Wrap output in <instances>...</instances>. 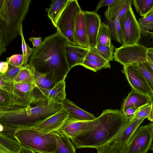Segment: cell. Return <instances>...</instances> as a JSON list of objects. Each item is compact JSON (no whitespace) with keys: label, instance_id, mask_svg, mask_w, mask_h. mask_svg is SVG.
Segmentation results:
<instances>
[{"label":"cell","instance_id":"6da1fadb","mask_svg":"<svg viewBox=\"0 0 153 153\" xmlns=\"http://www.w3.org/2000/svg\"><path fill=\"white\" fill-rule=\"evenodd\" d=\"M67 39L57 31L34 48L29 60L33 69L46 74L56 84L65 79L70 71L66 57Z\"/></svg>","mask_w":153,"mask_h":153},{"label":"cell","instance_id":"7a4b0ae2","mask_svg":"<svg viewBox=\"0 0 153 153\" xmlns=\"http://www.w3.org/2000/svg\"><path fill=\"white\" fill-rule=\"evenodd\" d=\"M99 124L71 140L76 149H96L116 137L130 120L121 110L107 109L98 117Z\"/></svg>","mask_w":153,"mask_h":153},{"label":"cell","instance_id":"3957f363","mask_svg":"<svg viewBox=\"0 0 153 153\" xmlns=\"http://www.w3.org/2000/svg\"><path fill=\"white\" fill-rule=\"evenodd\" d=\"M63 108L60 103L49 104L45 100L33 107H0V131L13 132L18 129L32 128Z\"/></svg>","mask_w":153,"mask_h":153},{"label":"cell","instance_id":"277c9868","mask_svg":"<svg viewBox=\"0 0 153 153\" xmlns=\"http://www.w3.org/2000/svg\"><path fill=\"white\" fill-rule=\"evenodd\" d=\"M30 0H0V56L20 35L19 27L29 12Z\"/></svg>","mask_w":153,"mask_h":153},{"label":"cell","instance_id":"5b68a950","mask_svg":"<svg viewBox=\"0 0 153 153\" xmlns=\"http://www.w3.org/2000/svg\"><path fill=\"white\" fill-rule=\"evenodd\" d=\"M13 134L21 146L36 152L54 153L56 150L57 131L47 134L33 128H23L15 130Z\"/></svg>","mask_w":153,"mask_h":153},{"label":"cell","instance_id":"8992f818","mask_svg":"<svg viewBox=\"0 0 153 153\" xmlns=\"http://www.w3.org/2000/svg\"><path fill=\"white\" fill-rule=\"evenodd\" d=\"M81 11L77 0H69L57 22V31L73 45H76L74 29L77 18Z\"/></svg>","mask_w":153,"mask_h":153},{"label":"cell","instance_id":"52a82bcc","mask_svg":"<svg viewBox=\"0 0 153 153\" xmlns=\"http://www.w3.org/2000/svg\"><path fill=\"white\" fill-rule=\"evenodd\" d=\"M148 49L138 44L115 48L114 60L124 66L147 62Z\"/></svg>","mask_w":153,"mask_h":153},{"label":"cell","instance_id":"ba28073f","mask_svg":"<svg viewBox=\"0 0 153 153\" xmlns=\"http://www.w3.org/2000/svg\"><path fill=\"white\" fill-rule=\"evenodd\" d=\"M119 20L123 38L122 46L137 44L140 37L141 28L131 5Z\"/></svg>","mask_w":153,"mask_h":153},{"label":"cell","instance_id":"9c48e42d","mask_svg":"<svg viewBox=\"0 0 153 153\" xmlns=\"http://www.w3.org/2000/svg\"><path fill=\"white\" fill-rule=\"evenodd\" d=\"M153 136L149 125L139 127L124 147V153H146L150 148Z\"/></svg>","mask_w":153,"mask_h":153},{"label":"cell","instance_id":"30bf717a","mask_svg":"<svg viewBox=\"0 0 153 153\" xmlns=\"http://www.w3.org/2000/svg\"><path fill=\"white\" fill-rule=\"evenodd\" d=\"M35 84L13 82L12 95L13 106L26 107L38 102L34 94Z\"/></svg>","mask_w":153,"mask_h":153},{"label":"cell","instance_id":"8fae6325","mask_svg":"<svg viewBox=\"0 0 153 153\" xmlns=\"http://www.w3.org/2000/svg\"><path fill=\"white\" fill-rule=\"evenodd\" d=\"M98 117L94 120H79L69 118L59 130L71 140L82 133L93 129L99 123Z\"/></svg>","mask_w":153,"mask_h":153},{"label":"cell","instance_id":"7c38bea8","mask_svg":"<svg viewBox=\"0 0 153 153\" xmlns=\"http://www.w3.org/2000/svg\"><path fill=\"white\" fill-rule=\"evenodd\" d=\"M69 116L63 108L34 126L32 128L48 134L59 130Z\"/></svg>","mask_w":153,"mask_h":153},{"label":"cell","instance_id":"4fadbf2b","mask_svg":"<svg viewBox=\"0 0 153 153\" xmlns=\"http://www.w3.org/2000/svg\"><path fill=\"white\" fill-rule=\"evenodd\" d=\"M64 79L56 84L52 88L45 89L36 87L35 89L39 93H35L38 102L42 100H47L49 104L60 103L66 98V83Z\"/></svg>","mask_w":153,"mask_h":153},{"label":"cell","instance_id":"5bb4252c","mask_svg":"<svg viewBox=\"0 0 153 153\" xmlns=\"http://www.w3.org/2000/svg\"><path fill=\"white\" fill-rule=\"evenodd\" d=\"M122 71L133 89L148 96L152 93L143 75L132 65L123 66Z\"/></svg>","mask_w":153,"mask_h":153},{"label":"cell","instance_id":"9a60e30c","mask_svg":"<svg viewBox=\"0 0 153 153\" xmlns=\"http://www.w3.org/2000/svg\"><path fill=\"white\" fill-rule=\"evenodd\" d=\"M89 49L96 47L97 39L101 25V16L94 11H83Z\"/></svg>","mask_w":153,"mask_h":153},{"label":"cell","instance_id":"2e32d148","mask_svg":"<svg viewBox=\"0 0 153 153\" xmlns=\"http://www.w3.org/2000/svg\"><path fill=\"white\" fill-rule=\"evenodd\" d=\"M89 51V49L68 43L66 46L65 52L70 70L74 67L79 65L85 59Z\"/></svg>","mask_w":153,"mask_h":153},{"label":"cell","instance_id":"e0dca14e","mask_svg":"<svg viewBox=\"0 0 153 153\" xmlns=\"http://www.w3.org/2000/svg\"><path fill=\"white\" fill-rule=\"evenodd\" d=\"M60 103L63 108L68 113L69 117L83 121L92 120L97 118L94 115L78 107L69 99L65 98Z\"/></svg>","mask_w":153,"mask_h":153},{"label":"cell","instance_id":"ac0fdd59","mask_svg":"<svg viewBox=\"0 0 153 153\" xmlns=\"http://www.w3.org/2000/svg\"><path fill=\"white\" fill-rule=\"evenodd\" d=\"M144 120L134 119L130 120L119 134L111 141L117 143L123 147H125Z\"/></svg>","mask_w":153,"mask_h":153},{"label":"cell","instance_id":"d6986e66","mask_svg":"<svg viewBox=\"0 0 153 153\" xmlns=\"http://www.w3.org/2000/svg\"><path fill=\"white\" fill-rule=\"evenodd\" d=\"M21 147L13 133L0 131V153H19Z\"/></svg>","mask_w":153,"mask_h":153},{"label":"cell","instance_id":"ffe728a7","mask_svg":"<svg viewBox=\"0 0 153 153\" xmlns=\"http://www.w3.org/2000/svg\"><path fill=\"white\" fill-rule=\"evenodd\" d=\"M150 103L151 101L148 96L132 89L124 100L121 110L124 113L126 110L129 107H134L137 109Z\"/></svg>","mask_w":153,"mask_h":153},{"label":"cell","instance_id":"44dd1931","mask_svg":"<svg viewBox=\"0 0 153 153\" xmlns=\"http://www.w3.org/2000/svg\"><path fill=\"white\" fill-rule=\"evenodd\" d=\"M74 36L76 45L89 49L84 16L82 10L77 19L74 29Z\"/></svg>","mask_w":153,"mask_h":153},{"label":"cell","instance_id":"7402d4cb","mask_svg":"<svg viewBox=\"0 0 153 153\" xmlns=\"http://www.w3.org/2000/svg\"><path fill=\"white\" fill-rule=\"evenodd\" d=\"M132 4V0H118L115 3L108 7L105 11V16L108 19H118L120 20Z\"/></svg>","mask_w":153,"mask_h":153},{"label":"cell","instance_id":"603a6c76","mask_svg":"<svg viewBox=\"0 0 153 153\" xmlns=\"http://www.w3.org/2000/svg\"><path fill=\"white\" fill-rule=\"evenodd\" d=\"M69 0H52L49 7L46 9L48 17L56 28L59 18Z\"/></svg>","mask_w":153,"mask_h":153},{"label":"cell","instance_id":"cb8c5ba5","mask_svg":"<svg viewBox=\"0 0 153 153\" xmlns=\"http://www.w3.org/2000/svg\"><path fill=\"white\" fill-rule=\"evenodd\" d=\"M56 139V150L54 153H76L75 147L66 135L59 131Z\"/></svg>","mask_w":153,"mask_h":153},{"label":"cell","instance_id":"d4e9b609","mask_svg":"<svg viewBox=\"0 0 153 153\" xmlns=\"http://www.w3.org/2000/svg\"><path fill=\"white\" fill-rule=\"evenodd\" d=\"M104 22L107 27L113 39L122 44L123 38L119 19H106Z\"/></svg>","mask_w":153,"mask_h":153},{"label":"cell","instance_id":"484cf974","mask_svg":"<svg viewBox=\"0 0 153 153\" xmlns=\"http://www.w3.org/2000/svg\"><path fill=\"white\" fill-rule=\"evenodd\" d=\"M14 82L18 83L35 84L34 69L29 63L23 67Z\"/></svg>","mask_w":153,"mask_h":153},{"label":"cell","instance_id":"4316f807","mask_svg":"<svg viewBox=\"0 0 153 153\" xmlns=\"http://www.w3.org/2000/svg\"><path fill=\"white\" fill-rule=\"evenodd\" d=\"M137 13L143 18L153 13V0H133Z\"/></svg>","mask_w":153,"mask_h":153},{"label":"cell","instance_id":"83f0119b","mask_svg":"<svg viewBox=\"0 0 153 153\" xmlns=\"http://www.w3.org/2000/svg\"><path fill=\"white\" fill-rule=\"evenodd\" d=\"M143 75L153 93V70L147 62L132 65Z\"/></svg>","mask_w":153,"mask_h":153},{"label":"cell","instance_id":"f1b7e54d","mask_svg":"<svg viewBox=\"0 0 153 153\" xmlns=\"http://www.w3.org/2000/svg\"><path fill=\"white\" fill-rule=\"evenodd\" d=\"M34 71L36 87L50 89L53 88L56 84L48 77L46 74L39 73L34 70Z\"/></svg>","mask_w":153,"mask_h":153},{"label":"cell","instance_id":"f546056e","mask_svg":"<svg viewBox=\"0 0 153 153\" xmlns=\"http://www.w3.org/2000/svg\"><path fill=\"white\" fill-rule=\"evenodd\" d=\"M111 38V35L107 27L104 22H102L97 35V44L110 46L112 45Z\"/></svg>","mask_w":153,"mask_h":153},{"label":"cell","instance_id":"4dcf8cb0","mask_svg":"<svg viewBox=\"0 0 153 153\" xmlns=\"http://www.w3.org/2000/svg\"><path fill=\"white\" fill-rule=\"evenodd\" d=\"M124 148L117 143L111 141L106 144L96 149L97 153H124Z\"/></svg>","mask_w":153,"mask_h":153},{"label":"cell","instance_id":"1f68e13d","mask_svg":"<svg viewBox=\"0 0 153 153\" xmlns=\"http://www.w3.org/2000/svg\"><path fill=\"white\" fill-rule=\"evenodd\" d=\"M19 30L20 35L22 40V48L23 55L22 66H23L27 64V62L29 60V57L33 53L35 48L34 47L32 48H30L25 42L23 36L22 24H21L19 27Z\"/></svg>","mask_w":153,"mask_h":153},{"label":"cell","instance_id":"d6a6232c","mask_svg":"<svg viewBox=\"0 0 153 153\" xmlns=\"http://www.w3.org/2000/svg\"><path fill=\"white\" fill-rule=\"evenodd\" d=\"M94 48L98 53L106 60L109 62L113 60L114 46L112 44L109 46L98 43L96 47Z\"/></svg>","mask_w":153,"mask_h":153},{"label":"cell","instance_id":"836d02e7","mask_svg":"<svg viewBox=\"0 0 153 153\" xmlns=\"http://www.w3.org/2000/svg\"><path fill=\"white\" fill-rule=\"evenodd\" d=\"M79 65L95 72L102 69L111 68L109 63H104L85 59Z\"/></svg>","mask_w":153,"mask_h":153},{"label":"cell","instance_id":"e575fe53","mask_svg":"<svg viewBox=\"0 0 153 153\" xmlns=\"http://www.w3.org/2000/svg\"><path fill=\"white\" fill-rule=\"evenodd\" d=\"M140 39L137 44L148 49L153 48V32L146 31L141 29Z\"/></svg>","mask_w":153,"mask_h":153},{"label":"cell","instance_id":"d590c367","mask_svg":"<svg viewBox=\"0 0 153 153\" xmlns=\"http://www.w3.org/2000/svg\"><path fill=\"white\" fill-rule=\"evenodd\" d=\"M23 67H16L9 64L8 68L7 71L4 74H0V78L5 81L14 82Z\"/></svg>","mask_w":153,"mask_h":153},{"label":"cell","instance_id":"8d00e7d4","mask_svg":"<svg viewBox=\"0 0 153 153\" xmlns=\"http://www.w3.org/2000/svg\"><path fill=\"white\" fill-rule=\"evenodd\" d=\"M151 107V103L138 108L134 115L130 118V120L134 119H145L148 118L150 111Z\"/></svg>","mask_w":153,"mask_h":153},{"label":"cell","instance_id":"74e56055","mask_svg":"<svg viewBox=\"0 0 153 153\" xmlns=\"http://www.w3.org/2000/svg\"><path fill=\"white\" fill-rule=\"evenodd\" d=\"M138 21L142 30L148 31L153 30V13L139 18Z\"/></svg>","mask_w":153,"mask_h":153},{"label":"cell","instance_id":"f35d334b","mask_svg":"<svg viewBox=\"0 0 153 153\" xmlns=\"http://www.w3.org/2000/svg\"><path fill=\"white\" fill-rule=\"evenodd\" d=\"M85 59L104 63H109V61L98 53L94 48L89 49V51Z\"/></svg>","mask_w":153,"mask_h":153},{"label":"cell","instance_id":"ab89813d","mask_svg":"<svg viewBox=\"0 0 153 153\" xmlns=\"http://www.w3.org/2000/svg\"><path fill=\"white\" fill-rule=\"evenodd\" d=\"M13 106L12 96L0 89V107Z\"/></svg>","mask_w":153,"mask_h":153},{"label":"cell","instance_id":"60d3db41","mask_svg":"<svg viewBox=\"0 0 153 153\" xmlns=\"http://www.w3.org/2000/svg\"><path fill=\"white\" fill-rule=\"evenodd\" d=\"M23 60V55L21 54L13 55L6 58L9 64L13 66L20 67H23L22 64Z\"/></svg>","mask_w":153,"mask_h":153},{"label":"cell","instance_id":"b9f144b4","mask_svg":"<svg viewBox=\"0 0 153 153\" xmlns=\"http://www.w3.org/2000/svg\"><path fill=\"white\" fill-rule=\"evenodd\" d=\"M13 82L5 81L0 78V89L12 96Z\"/></svg>","mask_w":153,"mask_h":153},{"label":"cell","instance_id":"7bdbcfd3","mask_svg":"<svg viewBox=\"0 0 153 153\" xmlns=\"http://www.w3.org/2000/svg\"><path fill=\"white\" fill-rule=\"evenodd\" d=\"M118 0H101L97 4L94 12L97 13L99 9L103 7L107 6H109L118 1Z\"/></svg>","mask_w":153,"mask_h":153},{"label":"cell","instance_id":"ee69618b","mask_svg":"<svg viewBox=\"0 0 153 153\" xmlns=\"http://www.w3.org/2000/svg\"><path fill=\"white\" fill-rule=\"evenodd\" d=\"M146 60L147 62L153 70V48L148 49Z\"/></svg>","mask_w":153,"mask_h":153},{"label":"cell","instance_id":"f6af8a7d","mask_svg":"<svg viewBox=\"0 0 153 153\" xmlns=\"http://www.w3.org/2000/svg\"><path fill=\"white\" fill-rule=\"evenodd\" d=\"M29 40L32 42L33 47H35L36 48L39 46L43 42L42 38L40 36L38 37H30L29 38Z\"/></svg>","mask_w":153,"mask_h":153},{"label":"cell","instance_id":"bcb514c9","mask_svg":"<svg viewBox=\"0 0 153 153\" xmlns=\"http://www.w3.org/2000/svg\"><path fill=\"white\" fill-rule=\"evenodd\" d=\"M9 66V62L7 60L6 62L1 61L0 63V74L5 73L7 71Z\"/></svg>","mask_w":153,"mask_h":153},{"label":"cell","instance_id":"7dc6e473","mask_svg":"<svg viewBox=\"0 0 153 153\" xmlns=\"http://www.w3.org/2000/svg\"><path fill=\"white\" fill-rule=\"evenodd\" d=\"M137 108L134 107H130L127 108L125 110L124 114L130 118L135 114Z\"/></svg>","mask_w":153,"mask_h":153},{"label":"cell","instance_id":"c3c4849f","mask_svg":"<svg viewBox=\"0 0 153 153\" xmlns=\"http://www.w3.org/2000/svg\"><path fill=\"white\" fill-rule=\"evenodd\" d=\"M19 153H36L33 150L22 146Z\"/></svg>","mask_w":153,"mask_h":153},{"label":"cell","instance_id":"681fc988","mask_svg":"<svg viewBox=\"0 0 153 153\" xmlns=\"http://www.w3.org/2000/svg\"><path fill=\"white\" fill-rule=\"evenodd\" d=\"M151 107L150 111L148 117V119L152 122H153V102L151 101Z\"/></svg>","mask_w":153,"mask_h":153},{"label":"cell","instance_id":"f907efd6","mask_svg":"<svg viewBox=\"0 0 153 153\" xmlns=\"http://www.w3.org/2000/svg\"><path fill=\"white\" fill-rule=\"evenodd\" d=\"M151 131V132L153 136V122H152L149 124Z\"/></svg>","mask_w":153,"mask_h":153},{"label":"cell","instance_id":"816d5d0a","mask_svg":"<svg viewBox=\"0 0 153 153\" xmlns=\"http://www.w3.org/2000/svg\"><path fill=\"white\" fill-rule=\"evenodd\" d=\"M150 101L153 102V93H152L150 95L148 96Z\"/></svg>","mask_w":153,"mask_h":153},{"label":"cell","instance_id":"f5cc1de1","mask_svg":"<svg viewBox=\"0 0 153 153\" xmlns=\"http://www.w3.org/2000/svg\"><path fill=\"white\" fill-rule=\"evenodd\" d=\"M151 150L153 152V144L152 145L151 148Z\"/></svg>","mask_w":153,"mask_h":153}]
</instances>
